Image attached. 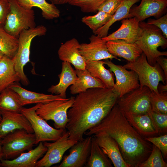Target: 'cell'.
I'll return each instance as SVG.
<instances>
[{"mask_svg": "<svg viewBox=\"0 0 167 167\" xmlns=\"http://www.w3.org/2000/svg\"><path fill=\"white\" fill-rule=\"evenodd\" d=\"M118 98L113 88H92L78 94L67 112L66 129L69 138L82 140L87 131L107 115Z\"/></svg>", "mask_w": 167, "mask_h": 167, "instance_id": "1", "label": "cell"}, {"mask_svg": "<svg viewBox=\"0 0 167 167\" xmlns=\"http://www.w3.org/2000/svg\"><path fill=\"white\" fill-rule=\"evenodd\" d=\"M101 132L116 141L124 160L131 167H138L151 153L152 145L130 124L116 104L99 123L84 134L92 136Z\"/></svg>", "mask_w": 167, "mask_h": 167, "instance_id": "2", "label": "cell"}, {"mask_svg": "<svg viewBox=\"0 0 167 167\" xmlns=\"http://www.w3.org/2000/svg\"><path fill=\"white\" fill-rule=\"evenodd\" d=\"M140 35L135 43L145 55L149 64L153 66L159 57L167 56V51L161 52L158 49L161 47L165 49L167 40L161 30L155 26L148 24L144 21L139 23Z\"/></svg>", "mask_w": 167, "mask_h": 167, "instance_id": "3", "label": "cell"}, {"mask_svg": "<svg viewBox=\"0 0 167 167\" xmlns=\"http://www.w3.org/2000/svg\"><path fill=\"white\" fill-rule=\"evenodd\" d=\"M123 66L135 72L138 76L140 88L147 86L151 91L158 93L157 87L160 82L167 84L164 72L160 66L157 62L153 66L149 64L143 53L135 61L128 62Z\"/></svg>", "mask_w": 167, "mask_h": 167, "instance_id": "4", "label": "cell"}, {"mask_svg": "<svg viewBox=\"0 0 167 167\" xmlns=\"http://www.w3.org/2000/svg\"><path fill=\"white\" fill-rule=\"evenodd\" d=\"M45 27L40 25L35 28L24 30L18 38V46L17 53L13 60L15 70L23 85H28L29 81L24 71L25 66L30 61V49L32 40L36 37L45 35Z\"/></svg>", "mask_w": 167, "mask_h": 167, "instance_id": "5", "label": "cell"}, {"mask_svg": "<svg viewBox=\"0 0 167 167\" xmlns=\"http://www.w3.org/2000/svg\"><path fill=\"white\" fill-rule=\"evenodd\" d=\"M10 11L3 27L8 33L18 38L23 30L36 27L34 11L21 6L16 0H9Z\"/></svg>", "mask_w": 167, "mask_h": 167, "instance_id": "6", "label": "cell"}, {"mask_svg": "<svg viewBox=\"0 0 167 167\" xmlns=\"http://www.w3.org/2000/svg\"><path fill=\"white\" fill-rule=\"evenodd\" d=\"M151 92L147 86L139 87L118 98L116 104L124 116L146 114L152 110Z\"/></svg>", "mask_w": 167, "mask_h": 167, "instance_id": "7", "label": "cell"}, {"mask_svg": "<svg viewBox=\"0 0 167 167\" xmlns=\"http://www.w3.org/2000/svg\"><path fill=\"white\" fill-rule=\"evenodd\" d=\"M1 139L2 159L6 160L13 159L32 149L36 142L34 134L24 129L15 130Z\"/></svg>", "mask_w": 167, "mask_h": 167, "instance_id": "8", "label": "cell"}, {"mask_svg": "<svg viewBox=\"0 0 167 167\" xmlns=\"http://www.w3.org/2000/svg\"><path fill=\"white\" fill-rule=\"evenodd\" d=\"M41 104L30 108L22 107L21 111L31 126L36 137L35 144L41 142L55 141L66 131L53 128L37 114L36 110Z\"/></svg>", "mask_w": 167, "mask_h": 167, "instance_id": "9", "label": "cell"}, {"mask_svg": "<svg viewBox=\"0 0 167 167\" xmlns=\"http://www.w3.org/2000/svg\"><path fill=\"white\" fill-rule=\"evenodd\" d=\"M75 97L71 96L66 100H57L41 103L36 112L46 121H53L55 128L65 130L68 121L67 112L72 106Z\"/></svg>", "mask_w": 167, "mask_h": 167, "instance_id": "10", "label": "cell"}, {"mask_svg": "<svg viewBox=\"0 0 167 167\" xmlns=\"http://www.w3.org/2000/svg\"><path fill=\"white\" fill-rule=\"evenodd\" d=\"M103 61L115 76L116 82L113 88L119 98L139 87L138 76L134 71H128L123 66L114 64L109 59Z\"/></svg>", "mask_w": 167, "mask_h": 167, "instance_id": "11", "label": "cell"}, {"mask_svg": "<svg viewBox=\"0 0 167 167\" xmlns=\"http://www.w3.org/2000/svg\"><path fill=\"white\" fill-rule=\"evenodd\" d=\"M77 142L70 139L66 131L54 142H44L47 150L43 157L37 161L35 167H49L59 163L65 152Z\"/></svg>", "mask_w": 167, "mask_h": 167, "instance_id": "12", "label": "cell"}, {"mask_svg": "<svg viewBox=\"0 0 167 167\" xmlns=\"http://www.w3.org/2000/svg\"><path fill=\"white\" fill-rule=\"evenodd\" d=\"M92 136L78 141L71 148L69 154L65 156L58 167H82L85 165L90 152Z\"/></svg>", "mask_w": 167, "mask_h": 167, "instance_id": "13", "label": "cell"}, {"mask_svg": "<svg viewBox=\"0 0 167 167\" xmlns=\"http://www.w3.org/2000/svg\"><path fill=\"white\" fill-rule=\"evenodd\" d=\"M89 39V43L80 44L79 49L80 54L85 60L98 61L109 59L111 60L114 58L121 60L109 52L106 41L102 38L94 34Z\"/></svg>", "mask_w": 167, "mask_h": 167, "instance_id": "14", "label": "cell"}, {"mask_svg": "<svg viewBox=\"0 0 167 167\" xmlns=\"http://www.w3.org/2000/svg\"><path fill=\"white\" fill-rule=\"evenodd\" d=\"M2 120L0 122V139L18 129H24L30 133H34L28 120L21 113L6 110L0 111Z\"/></svg>", "mask_w": 167, "mask_h": 167, "instance_id": "15", "label": "cell"}, {"mask_svg": "<svg viewBox=\"0 0 167 167\" xmlns=\"http://www.w3.org/2000/svg\"><path fill=\"white\" fill-rule=\"evenodd\" d=\"M101 150L111 161L115 167H131L124 160L116 141L104 132L93 135Z\"/></svg>", "mask_w": 167, "mask_h": 167, "instance_id": "16", "label": "cell"}, {"mask_svg": "<svg viewBox=\"0 0 167 167\" xmlns=\"http://www.w3.org/2000/svg\"><path fill=\"white\" fill-rule=\"evenodd\" d=\"M167 6V0H141L139 6L131 8L128 18L135 17L140 22L151 16L158 17Z\"/></svg>", "mask_w": 167, "mask_h": 167, "instance_id": "17", "label": "cell"}, {"mask_svg": "<svg viewBox=\"0 0 167 167\" xmlns=\"http://www.w3.org/2000/svg\"><path fill=\"white\" fill-rule=\"evenodd\" d=\"M34 149L23 152L12 160L2 159L0 161V167H35L39 160L45 154L47 148L41 142Z\"/></svg>", "mask_w": 167, "mask_h": 167, "instance_id": "18", "label": "cell"}, {"mask_svg": "<svg viewBox=\"0 0 167 167\" xmlns=\"http://www.w3.org/2000/svg\"><path fill=\"white\" fill-rule=\"evenodd\" d=\"M120 27L108 36L102 38L106 41L122 40L130 43H135L140 34L139 22L135 17L124 19L121 21Z\"/></svg>", "mask_w": 167, "mask_h": 167, "instance_id": "19", "label": "cell"}, {"mask_svg": "<svg viewBox=\"0 0 167 167\" xmlns=\"http://www.w3.org/2000/svg\"><path fill=\"white\" fill-rule=\"evenodd\" d=\"M109 52L117 57L122 58L128 62L135 61L143 53L135 43H130L122 40L106 41Z\"/></svg>", "mask_w": 167, "mask_h": 167, "instance_id": "20", "label": "cell"}, {"mask_svg": "<svg viewBox=\"0 0 167 167\" xmlns=\"http://www.w3.org/2000/svg\"><path fill=\"white\" fill-rule=\"evenodd\" d=\"M80 44L77 39L73 38L62 44L58 50L60 60L72 64L75 69H85V60L80 54Z\"/></svg>", "mask_w": 167, "mask_h": 167, "instance_id": "21", "label": "cell"}, {"mask_svg": "<svg viewBox=\"0 0 167 167\" xmlns=\"http://www.w3.org/2000/svg\"><path fill=\"white\" fill-rule=\"evenodd\" d=\"M9 87L19 95L23 106L33 104L45 103L57 100H66L70 98H64L59 95L46 94L30 91L21 87L18 82Z\"/></svg>", "mask_w": 167, "mask_h": 167, "instance_id": "22", "label": "cell"}, {"mask_svg": "<svg viewBox=\"0 0 167 167\" xmlns=\"http://www.w3.org/2000/svg\"><path fill=\"white\" fill-rule=\"evenodd\" d=\"M58 76L59 79L58 83L52 85L47 91L52 94L59 95L63 98H66V89L69 86L75 83L78 78L75 71L70 63L63 61L61 72Z\"/></svg>", "mask_w": 167, "mask_h": 167, "instance_id": "23", "label": "cell"}, {"mask_svg": "<svg viewBox=\"0 0 167 167\" xmlns=\"http://www.w3.org/2000/svg\"><path fill=\"white\" fill-rule=\"evenodd\" d=\"M75 71L78 78L70 87L71 94H78L92 88H105L101 80L93 77L86 69Z\"/></svg>", "mask_w": 167, "mask_h": 167, "instance_id": "24", "label": "cell"}, {"mask_svg": "<svg viewBox=\"0 0 167 167\" xmlns=\"http://www.w3.org/2000/svg\"><path fill=\"white\" fill-rule=\"evenodd\" d=\"M133 127L143 138L159 135L148 113L124 116Z\"/></svg>", "mask_w": 167, "mask_h": 167, "instance_id": "25", "label": "cell"}, {"mask_svg": "<svg viewBox=\"0 0 167 167\" xmlns=\"http://www.w3.org/2000/svg\"><path fill=\"white\" fill-rule=\"evenodd\" d=\"M85 60V69L93 77L101 80L105 88L113 87L115 84L113 73L105 67L103 61Z\"/></svg>", "mask_w": 167, "mask_h": 167, "instance_id": "26", "label": "cell"}, {"mask_svg": "<svg viewBox=\"0 0 167 167\" xmlns=\"http://www.w3.org/2000/svg\"><path fill=\"white\" fill-rule=\"evenodd\" d=\"M20 81L13 59L4 55L0 60V93L15 83Z\"/></svg>", "mask_w": 167, "mask_h": 167, "instance_id": "27", "label": "cell"}, {"mask_svg": "<svg viewBox=\"0 0 167 167\" xmlns=\"http://www.w3.org/2000/svg\"><path fill=\"white\" fill-rule=\"evenodd\" d=\"M140 0L122 1L118 9L108 22L94 33V35L103 38L107 36L110 27L116 22L128 18L130 10L132 6Z\"/></svg>", "mask_w": 167, "mask_h": 167, "instance_id": "28", "label": "cell"}, {"mask_svg": "<svg viewBox=\"0 0 167 167\" xmlns=\"http://www.w3.org/2000/svg\"><path fill=\"white\" fill-rule=\"evenodd\" d=\"M21 6L24 8L32 9L37 7L41 11L42 17L45 19L50 20L58 18L60 15L59 10L52 3H49L46 0H16Z\"/></svg>", "mask_w": 167, "mask_h": 167, "instance_id": "29", "label": "cell"}, {"mask_svg": "<svg viewBox=\"0 0 167 167\" xmlns=\"http://www.w3.org/2000/svg\"><path fill=\"white\" fill-rule=\"evenodd\" d=\"M22 107L19 95L9 87L0 93V111L20 113Z\"/></svg>", "mask_w": 167, "mask_h": 167, "instance_id": "30", "label": "cell"}, {"mask_svg": "<svg viewBox=\"0 0 167 167\" xmlns=\"http://www.w3.org/2000/svg\"><path fill=\"white\" fill-rule=\"evenodd\" d=\"M85 166L88 167H112L108 157L98 145L93 135L92 136L90 155Z\"/></svg>", "mask_w": 167, "mask_h": 167, "instance_id": "31", "label": "cell"}, {"mask_svg": "<svg viewBox=\"0 0 167 167\" xmlns=\"http://www.w3.org/2000/svg\"><path fill=\"white\" fill-rule=\"evenodd\" d=\"M18 38L6 32L0 27V51L4 55L13 59L18 50Z\"/></svg>", "mask_w": 167, "mask_h": 167, "instance_id": "32", "label": "cell"}, {"mask_svg": "<svg viewBox=\"0 0 167 167\" xmlns=\"http://www.w3.org/2000/svg\"><path fill=\"white\" fill-rule=\"evenodd\" d=\"M98 11L94 15L85 16L81 19L82 22L88 26L93 33L105 25L112 16L103 11Z\"/></svg>", "mask_w": 167, "mask_h": 167, "instance_id": "33", "label": "cell"}, {"mask_svg": "<svg viewBox=\"0 0 167 167\" xmlns=\"http://www.w3.org/2000/svg\"><path fill=\"white\" fill-rule=\"evenodd\" d=\"M150 102L152 110L167 114V92L156 93L151 91Z\"/></svg>", "mask_w": 167, "mask_h": 167, "instance_id": "34", "label": "cell"}, {"mask_svg": "<svg viewBox=\"0 0 167 167\" xmlns=\"http://www.w3.org/2000/svg\"><path fill=\"white\" fill-rule=\"evenodd\" d=\"M160 150L153 145L152 151L148 158L139 164L138 167H167Z\"/></svg>", "mask_w": 167, "mask_h": 167, "instance_id": "35", "label": "cell"}, {"mask_svg": "<svg viewBox=\"0 0 167 167\" xmlns=\"http://www.w3.org/2000/svg\"><path fill=\"white\" fill-rule=\"evenodd\" d=\"M106 0H69V4L79 7L84 12H95Z\"/></svg>", "mask_w": 167, "mask_h": 167, "instance_id": "36", "label": "cell"}, {"mask_svg": "<svg viewBox=\"0 0 167 167\" xmlns=\"http://www.w3.org/2000/svg\"><path fill=\"white\" fill-rule=\"evenodd\" d=\"M153 124L158 133L167 132V114L157 113L152 111L148 113Z\"/></svg>", "mask_w": 167, "mask_h": 167, "instance_id": "37", "label": "cell"}, {"mask_svg": "<svg viewBox=\"0 0 167 167\" xmlns=\"http://www.w3.org/2000/svg\"><path fill=\"white\" fill-rule=\"evenodd\" d=\"M146 140L152 143L161 151L165 159L167 157V135L159 136H153L144 138Z\"/></svg>", "mask_w": 167, "mask_h": 167, "instance_id": "38", "label": "cell"}, {"mask_svg": "<svg viewBox=\"0 0 167 167\" xmlns=\"http://www.w3.org/2000/svg\"><path fill=\"white\" fill-rule=\"evenodd\" d=\"M121 0H106L99 7L98 11H101L113 15L120 5Z\"/></svg>", "mask_w": 167, "mask_h": 167, "instance_id": "39", "label": "cell"}, {"mask_svg": "<svg viewBox=\"0 0 167 167\" xmlns=\"http://www.w3.org/2000/svg\"><path fill=\"white\" fill-rule=\"evenodd\" d=\"M147 23L154 25L159 28L161 31L163 36L167 38V14L156 19H148Z\"/></svg>", "mask_w": 167, "mask_h": 167, "instance_id": "40", "label": "cell"}, {"mask_svg": "<svg viewBox=\"0 0 167 167\" xmlns=\"http://www.w3.org/2000/svg\"><path fill=\"white\" fill-rule=\"evenodd\" d=\"M10 9L9 0H0V27H3Z\"/></svg>", "mask_w": 167, "mask_h": 167, "instance_id": "41", "label": "cell"}, {"mask_svg": "<svg viewBox=\"0 0 167 167\" xmlns=\"http://www.w3.org/2000/svg\"><path fill=\"white\" fill-rule=\"evenodd\" d=\"M156 62L160 66L162 69L167 81V58L163 56L158 58L156 59Z\"/></svg>", "mask_w": 167, "mask_h": 167, "instance_id": "42", "label": "cell"}, {"mask_svg": "<svg viewBox=\"0 0 167 167\" xmlns=\"http://www.w3.org/2000/svg\"><path fill=\"white\" fill-rule=\"evenodd\" d=\"M159 93H162L167 91V84H162L159 83L157 87Z\"/></svg>", "mask_w": 167, "mask_h": 167, "instance_id": "43", "label": "cell"}, {"mask_svg": "<svg viewBox=\"0 0 167 167\" xmlns=\"http://www.w3.org/2000/svg\"><path fill=\"white\" fill-rule=\"evenodd\" d=\"M54 5H61L68 3L69 0H48Z\"/></svg>", "mask_w": 167, "mask_h": 167, "instance_id": "44", "label": "cell"}, {"mask_svg": "<svg viewBox=\"0 0 167 167\" xmlns=\"http://www.w3.org/2000/svg\"><path fill=\"white\" fill-rule=\"evenodd\" d=\"M1 140V139H0V161L1 159H2V151Z\"/></svg>", "mask_w": 167, "mask_h": 167, "instance_id": "45", "label": "cell"}, {"mask_svg": "<svg viewBox=\"0 0 167 167\" xmlns=\"http://www.w3.org/2000/svg\"><path fill=\"white\" fill-rule=\"evenodd\" d=\"M4 55V54L2 52L0 51V60L1 59Z\"/></svg>", "mask_w": 167, "mask_h": 167, "instance_id": "46", "label": "cell"}, {"mask_svg": "<svg viewBox=\"0 0 167 167\" xmlns=\"http://www.w3.org/2000/svg\"><path fill=\"white\" fill-rule=\"evenodd\" d=\"M2 120V117L0 113V122H1Z\"/></svg>", "mask_w": 167, "mask_h": 167, "instance_id": "47", "label": "cell"}, {"mask_svg": "<svg viewBox=\"0 0 167 167\" xmlns=\"http://www.w3.org/2000/svg\"><path fill=\"white\" fill-rule=\"evenodd\" d=\"M121 0L123 1V0Z\"/></svg>", "mask_w": 167, "mask_h": 167, "instance_id": "48", "label": "cell"}]
</instances>
